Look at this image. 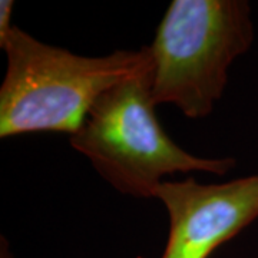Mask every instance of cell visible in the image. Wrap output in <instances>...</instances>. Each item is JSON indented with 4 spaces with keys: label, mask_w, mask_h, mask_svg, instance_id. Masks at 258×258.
<instances>
[{
    "label": "cell",
    "mask_w": 258,
    "mask_h": 258,
    "mask_svg": "<svg viewBox=\"0 0 258 258\" xmlns=\"http://www.w3.org/2000/svg\"><path fill=\"white\" fill-rule=\"evenodd\" d=\"M0 138L33 132L74 135L102 93L151 63L149 46L82 56L13 26L0 42Z\"/></svg>",
    "instance_id": "6da1fadb"
},
{
    "label": "cell",
    "mask_w": 258,
    "mask_h": 258,
    "mask_svg": "<svg viewBox=\"0 0 258 258\" xmlns=\"http://www.w3.org/2000/svg\"><path fill=\"white\" fill-rule=\"evenodd\" d=\"M152 60L103 92L69 144L118 192L155 198L169 175H227L234 158H201L186 152L158 122L152 101Z\"/></svg>",
    "instance_id": "7a4b0ae2"
},
{
    "label": "cell",
    "mask_w": 258,
    "mask_h": 258,
    "mask_svg": "<svg viewBox=\"0 0 258 258\" xmlns=\"http://www.w3.org/2000/svg\"><path fill=\"white\" fill-rule=\"evenodd\" d=\"M247 0H174L149 45L152 101L185 116H208L224 95L228 71L254 43Z\"/></svg>",
    "instance_id": "3957f363"
},
{
    "label": "cell",
    "mask_w": 258,
    "mask_h": 258,
    "mask_svg": "<svg viewBox=\"0 0 258 258\" xmlns=\"http://www.w3.org/2000/svg\"><path fill=\"white\" fill-rule=\"evenodd\" d=\"M155 198L169 217L161 258H208L258 218V174L222 184L165 179Z\"/></svg>",
    "instance_id": "277c9868"
},
{
    "label": "cell",
    "mask_w": 258,
    "mask_h": 258,
    "mask_svg": "<svg viewBox=\"0 0 258 258\" xmlns=\"http://www.w3.org/2000/svg\"><path fill=\"white\" fill-rule=\"evenodd\" d=\"M12 0H2L0 2V42L8 36L13 25H12V10H13Z\"/></svg>",
    "instance_id": "5b68a950"
},
{
    "label": "cell",
    "mask_w": 258,
    "mask_h": 258,
    "mask_svg": "<svg viewBox=\"0 0 258 258\" xmlns=\"http://www.w3.org/2000/svg\"><path fill=\"white\" fill-rule=\"evenodd\" d=\"M0 258H13L9 248V242L5 237L0 238Z\"/></svg>",
    "instance_id": "8992f818"
}]
</instances>
